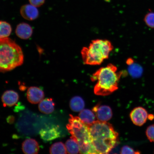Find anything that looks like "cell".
Wrapping results in <instances>:
<instances>
[{
  "mask_svg": "<svg viewBox=\"0 0 154 154\" xmlns=\"http://www.w3.org/2000/svg\"><path fill=\"white\" fill-rule=\"evenodd\" d=\"M121 154H140V152L139 151H135L131 147L128 146H123L121 149Z\"/></svg>",
  "mask_w": 154,
  "mask_h": 154,
  "instance_id": "23",
  "label": "cell"
},
{
  "mask_svg": "<svg viewBox=\"0 0 154 154\" xmlns=\"http://www.w3.org/2000/svg\"><path fill=\"white\" fill-rule=\"evenodd\" d=\"M22 48L10 38H0V72L12 70L23 63Z\"/></svg>",
  "mask_w": 154,
  "mask_h": 154,
  "instance_id": "3",
  "label": "cell"
},
{
  "mask_svg": "<svg viewBox=\"0 0 154 154\" xmlns=\"http://www.w3.org/2000/svg\"><path fill=\"white\" fill-rule=\"evenodd\" d=\"M49 151L51 154L67 153L66 147L62 142H57L52 144L50 148Z\"/></svg>",
  "mask_w": 154,
  "mask_h": 154,
  "instance_id": "19",
  "label": "cell"
},
{
  "mask_svg": "<svg viewBox=\"0 0 154 154\" xmlns=\"http://www.w3.org/2000/svg\"><path fill=\"white\" fill-rule=\"evenodd\" d=\"M11 32L10 24L5 21H0V38H8Z\"/></svg>",
  "mask_w": 154,
  "mask_h": 154,
  "instance_id": "18",
  "label": "cell"
},
{
  "mask_svg": "<svg viewBox=\"0 0 154 154\" xmlns=\"http://www.w3.org/2000/svg\"><path fill=\"white\" fill-rule=\"evenodd\" d=\"M130 117L134 124L141 126L147 121L148 114L147 110L144 108L138 107L135 108L131 112Z\"/></svg>",
  "mask_w": 154,
  "mask_h": 154,
  "instance_id": "6",
  "label": "cell"
},
{
  "mask_svg": "<svg viewBox=\"0 0 154 154\" xmlns=\"http://www.w3.org/2000/svg\"><path fill=\"white\" fill-rule=\"evenodd\" d=\"M66 128L72 135L71 138L76 140L79 146L80 153L97 154L92 144L88 125L79 117L70 115Z\"/></svg>",
  "mask_w": 154,
  "mask_h": 154,
  "instance_id": "5",
  "label": "cell"
},
{
  "mask_svg": "<svg viewBox=\"0 0 154 154\" xmlns=\"http://www.w3.org/2000/svg\"><path fill=\"white\" fill-rule=\"evenodd\" d=\"M85 105L84 101L81 97L76 96L71 99L70 106L72 110L74 112H80L84 109Z\"/></svg>",
  "mask_w": 154,
  "mask_h": 154,
  "instance_id": "16",
  "label": "cell"
},
{
  "mask_svg": "<svg viewBox=\"0 0 154 154\" xmlns=\"http://www.w3.org/2000/svg\"><path fill=\"white\" fill-rule=\"evenodd\" d=\"M22 149L25 154H37L39 150V144L35 140L26 139L22 143Z\"/></svg>",
  "mask_w": 154,
  "mask_h": 154,
  "instance_id": "13",
  "label": "cell"
},
{
  "mask_svg": "<svg viewBox=\"0 0 154 154\" xmlns=\"http://www.w3.org/2000/svg\"><path fill=\"white\" fill-rule=\"evenodd\" d=\"M148 119L150 120H153L154 119V115L152 114H150L148 115Z\"/></svg>",
  "mask_w": 154,
  "mask_h": 154,
  "instance_id": "26",
  "label": "cell"
},
{
  "mask_svg": "<svg viewBox=\"0 0 154 154\" xmlns=\"http://www.w3.org/2000/svg\"><path fill=\"white\" fill-rule=\"evenodd\" d=\"M148 139L151 142H154V124L148 127L146 131Z\"/></svg>",
  "mask_w": 154,
  "mask_h": 154,
  "instance_id": "22",
  "label": "cell"
},
{
  "mask_svg": "<svg viewBox=\"0 0 154 154\" xmlns=\"http://www.w3.org/2000/svg\"><path fill=\"white\" fill-rule=\"evenodd\" d=\"M55 103L51 98H46L40 101L38 104L40 112L45 114L52 113L55 109Z\"/></svg>",
  "mask_w": 154,
  "mask_h": 154,
  "instance_id": "14",
  "label": "cell"
},
{
  "mask_svg": "<svg viewBox=\"0 0 154 154\" xmlns=\"http://www.w3.org/2000/svg\"><path fill=\"white\" fill-rule=\"evenodd\" d=\"M134 63V60L131 58H128V60H127L126 61L127 64L128 65H129V66L133 64Z\"/></svg>",
  "mask_w": 154,
  "mask_h": 154,
  "instance_id": "25",
  "label": "cell"
},
{
  "mask_svg": "<svg viewBox=\"0 0 154 154\" xmlns=\"http://www.w3.org/2000/svg\"><path fill=\"white\" fill-rule=\"evenodd\" d=\"M113 48L112 44L108 40H92L89 46L83 48L81 51L83 62L84 64L92 66L100 65L108 58Z\"/></svg>",
  "mask_w": 154,
  "mask_h": 154,
  "instance_id": "4",
  "label": "cell"
},
{
  "mask_svg": "<svg viewBox=\"0 0 154 154\" xmlns=\"http://www.w3.org/2000/svg\"><path fill=\"white\" fill-rule=\"evenodd\" d=\"M44 94L43 90L37 87L32 86L28 88L27 92V98L29 103L37 104L44 99Z\"/></svg>",
  "mask_w": 154,
  "mask_h": 154,
  "instance_id": "8",
  "label": "cell"
},
{
  "mask_svg": "<svg viewBox=\"0 0 154 154\" xmlns=\"http://www.w3.org/2000/svg\"><path fill=\"white\" fill-rule=\"evenodd\" d=\"M30 4L36 7H41L45 3V0H29Z\"/></svg>",
  "mask_w": 154,
  "mask_h": 154,
  "instance_id": "24",
  "label": "cell"
},
{
  "mask_svg": "<svg viewBox=\"0 0 154 154\" xmlns=\"http://www.w3.org/2000/svg\"><path fill=\"white\" fill-rule=\"evenodd\" d=\"M33 30L29 25L22 23L17 26L15 29V33L18 37L22 39L26 40L31 37Z\"/></svg>",
  "mask_w": 154,
  "mask_h": 154,
  "instance_id": "12",
  "label": "cell"
},
{
  "mask_svg": "<svg viewBox=\"0 0 154 154\" xmlns=\"http://www.w3.org/2000/svg\"><path fill=\"white\" fill-rule=\"evenodd\" d=\"M90 138L97 154H108L116 145L119 134L109 123L95 121L88 125Z\"/></svg>",
  "mask_w": 154,
  "mask_h": 154,
  "instance_id": "1",
  "label": "cell"
},
{
  "mask_svg": "<svg viewBox=\"0 0 154 154\" xmlns=\"http://www.w3.org/2000/svg\"><path fill=\"white\" fill-rule=\"evenodd\" d=\"M133 64L132 66L130 65L131 66L129 68V72L133 78H139L142 75L143 72V69L142 67L139 65Z\"/></svg>",
  "mask_w": 154,
  "mask_h": 154,
  "instance_id": "20",
  "label": "cell"
},
{
  "mask_svg": "<svg viewBox=\"0 0 154 154\" xmlns=\"http://www.w3.org/2000/svg\"><path fill=\"white\" fill-rule=\"evenodd\" d=\"M123 74L118 72L117 67L112 63L100 68L92 75L91 80L97 81L94 88L95 95H109L118 88V83Z\"/></svg>",
  "mask_w": 154,
  "mask_h": 154,
  "instance_id": "2",
  "label": "cell"
},
{
  "mask_svg": "<svg viewBox=\"0 0 154 154\" xmlns=\"http://www.w3.org/2000/svg\"><path fill=\"white\" fill-rule=\"evenodd\" d=\"M40 134L42 139L48 141L59 137L60 132L57 126H54L42 129L40 131Z\"/></svg>",
  "mask_w": 154,
  "mask_h": 154,
  "instance_id": "10",
  "label": "cell"
},
{
  "mask_svg": "<svg viewBox=\"0 0 154 154\" xmlns=\"http://www.w3.org/2000/svg\"><path fill=\"white\" fill-rule=\"evenodd\" d=\"M95 113L98 120L107 122L112 116V112L110 107L106 105H97L92 109Z\"/></svg>",
  "mask_w": 154,
  "mask_h": 154,
  "instance_id": "7",
  "label": "cell"
},
{
  "mask_svg": "<svg viewBox=\"0 0 154 154\" xmlns=\"http://www.w3.org/2000/svg\"><path fill=\"white\" fill-rule=\"evenodd\" d=\"M79 117L83 122L88 125L91 124L95 121V116L90 109H83L80 111Z\"/></svg>",
  "mask_w": 154,
  "mask_h": 154,
  "instance_id": "15",
  "label": "cell"
},
{
  "mask_svg": "<svg viewBox=\"0 0 154 154\" xmlns=\"http://www.w3.org/2000/svg\"><path fill=\"white\" fill-rule=\"evenodd\" d=\"M20 13L23 18L29 21L35 20L39 15L37 7L31 4L23 5L20 9Z\"/></svg>",
  "mask_w": 154,
  "mask_h": 154,
  "instance_id": "9",
  "label": "cell"
},
{
  "mask_svg": "<svg viewBox=\"0 0 154 154\" xmlns=\"http://www.w3.org/2000/svg\"><path fill=\"white\" fill-rule=\"evenodd\" d=\"M144 21L149 27L154 29V12L148 13L144 17Z\"/></svg>",
  "mask_w": 154,
  "mask_h": 154,
  "instance_id": "21",
  "label": "cell"
},
{
  "mask_svg": "<svg viewBox=\"0 0 154 154\" xmlns=\"http://www.w3.org/2000/svg\"><path fill=\"white\" fill-rule=\"evenodd\" d=\"M67 153L69 154H78L80 153V148L76 140L71 138L67 140L65 143Z\"/></svg>",
  "mask_w": 154,
  "mask_h": 154,
  "instance_id": "17",
  "label": "cell"
},
{
  "mask_svg": "<svg viewBox=\"0 0 154 154\" xmlns=\"http://www.w3.org/2000/svg\"><path fill=\"white\" fill-rule=\"evenodd\" d=\"M1 99L4 106L11 107L18 102L19 96L17 92L13 90H7L3 94Z\"/></svg>",
  "mask_w": 154,
  "mask_h": 154,
  "instance_id": "11",
  "label": "cell"
}]
</instances>
